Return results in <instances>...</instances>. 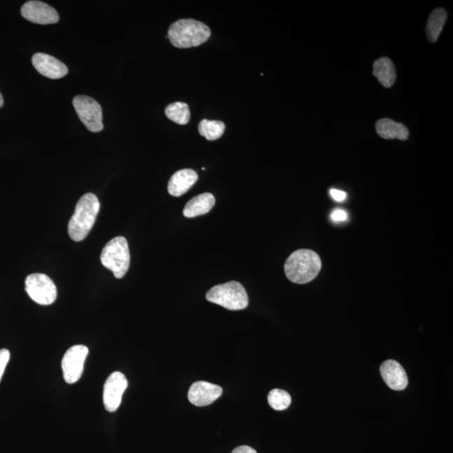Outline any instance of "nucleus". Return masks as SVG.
I'll return each instance as SVG.
<instances>
[{"label": "nucleus", "mask_w": 453, "mask_h": 453, "mask_svg": "<svg viewBox=\"0 0 453 453\" xmlns=\"http://www.w3.org/2000/svg\"><path fill=\"white\" fill-rule=\"evenodd\" d=\"M100 209V203L95 194H87L80 198L68 224V234L72 241H83L88 236L95 224Z\"/></svg>", "instance_id": "f257e3e1"}, {"label": "nucleus", "mask_w": 453, "mask_h": 453, "mask_svg": "<svg viewBox=\"0 0 453 453\" xmlns=\"http://www.w3.org/2000/svg\"><path fill=\"white\" fill-rule=\"evenodd\" d=\"M322 269L320 256L310 250H299L290 255L285 264L288 280L296 284H306L313 280Z\"/></svg>", "instance_id": "f03ea898"}, {"label": "nucleus", "mask_w": 453, "mask_h": 453, "mask_svg": "<svg viewBox=\"0 0 453 453\" xmlns=\"http://www.w3.org/2000/svg\"><path fill=\"white\" fill-rule=\"evenodd\" d=\"M211 36V31L206 25L200 21L180 20L170 25L168 38L174 46L178 48H190L206 42Z\"/></svg>", "instance_id": "7ed1b4c3"}, {"label": "nucleus", "mask_w": 453, "mask_h": 453, "mask_svg": "<svg viewBox=\"0 0 453 453\" xmlns=\"http://www.w3.org/2000/svg\"><path fill=\"white\" fill-rule=\"evenodd\" d=\"M208 302L231 311L245 309L249 305V297L243 286L237 281L213 286L206 295Z\"/></svg>", "instance_id": "20e7f679"}, {"label": "nucleus", "mask_w": 453, "mask_h": 453, "mask_svg": "<svg viewBox=\"0 0 453 453\" xmlns=\"http://www.w3.org/2000/svg\"><path fill=\"white\" fill-rule=\"evenodd\" d=\"M102 266L114 273L117 279H121L129 271L130 254L126 238L119 236L111 239L101 254Z\"/></svg>", "instance_id": "39448f33"}, {"label": "nucleus", "mask_w": 453, "mask_h": 453, "mask_svg": "<svg viewBox=\"0 0 453 453\" xmlns=\"http://www.w3.org/2000/svg\"><path fill=\"white\" fill-rule=\"evenodd\" d=\"M25 290L38 304L48 306L58 298V289L53 280L44 273H35L25 280Z\"/></svg>", "instance_id": "423d86ee"}, {"label": "nucleus", "mask_w": 453, "mask_h": 453, "mask_svg": "<svg viewBox=\"0 0 453 453\" xmlns=\"http://www.w3.org/2000/svg\"><path fill=\"white\" fill-rule=\"evenodd\" d=\"M72 104L81 121L88 130L97 133L104 129L102 107L96 100L88 96H76Z\"/></svg>", "instance_id": "0eeeda50"}, {"label": "nucleus", "mask_w": 453, "mask_h": 453, "mask_svg": "<svg viewBox=\"0 0 453 453\" xmlns=\"http://www.w3.org/2000/svg\"><path fill=\"white\" fill-rule=\"evenodd\" d=\"M88 354V349L84 345H75L64 354L62 369L67 384H75L82 377Z\"/></svg>", "instance_id": "6e6552de"}, {"label": "nucleus", "mask_w": 453, "mask_h": 453, "mask_svg": "<svg viewBox=\"0 0 453 453\" xmlns=\"http://www.w3.org/2000/svg\"><path fill=\"white\" fill-rule=\"evenodd\" d=\"M127 387L128 380L126 375L121 372H114L107 379L102 400H104V407L109 412H116L119 409Z\"/></svg>", "instance_id": "1a4fd4ad"}, {"label": "nucleus", "mask_w": 453, "mask_h": 453, "mask_svg": "<svg viewBox=\"0 0 453 453\" xmlns=\"http://www.w3.org/2000/svg\"><path fill=\"white\" fill-rule=\"evenodd\" d=\"M21 15L25 20L39 25L55 24L59 15L54 8L41 1H28L21 8Z\"/></svg>", "instance_id": "9d476101"}, {"label": "nucleus", "mask_w": 453, "mask_h": 453, "mask_svg": "<svg viewBox=\"0 0 453 453\" xmlns=\"http://www.w3.org/2000/svg\"><path fill=\"white\" fill-rule=\"evenodd\" d=\"M223 394V388L217 384L198 381L191 384L188 391V400L196 407H203L211 405Z\"/></svg>", "instance_id": "9b49d317"}, {"label": "nucleus", "mask_w": 453, "mask_h": 453, "mask_svg": "<svg viewBox=\"0 0 453 453\" xmlns=\"http://www.w3.org/2000/svg\"><path fill=\"white\" fill-rule=\"evenodd\" d=\"M32 64L39 74L50 79H62L68 72L65 64L48 54L36 53L34 55Z\"/></svg>", "instance_id": "f8f14e48"}, {"label": "nucleus", "mask_w": 453, "mask_h": 453, "mask_svg": "<svg viewBox=\"0 0 453 453\" xmlns=\"http://www.w3.org/2000/svg\"><path fill=\"white\" fill-rule=\"evenodd\" d=\"M384 382L393 391H403L408 386V377L403 367L395 360H387L380 367Z\"/></svg>", "instance_id": "ddd939ff"}, {"label": "nucleus", "mask_w": 453, "mask_h": 453, "mask_svg": "<svg viewBox=\"0 0 453 453\" xmlns=\"http://www.w3.org/2000/svg\"><path fill=\"white\" fill-rule=\"evenodd\" d=\"M198 176L194 170H178L170 177L168 183L169 194L173 196H181L189 191L198 182Z\"/></svg>", "instance_id": "4468645a"}, {"label": "nucleus", "mask_w": 453, "mask_h": 453, "mask_svg": "<svg viewBox=\"0 0 453 453\" xmlns=\"http://www.w3.org/2000/svg\"><path fill=\"white\" fill-rule=\"evenodd\" d=\"M215 205V198L211 194H203L195 196L184 208L183 215L187 219H192L201 215H207Z\"/></svg>", "instance_id": "2eb2a0df"}, {"label": "nucleus", "mask_w": 453, "mask_h": 453, "mask_svg": "<svg viewBox=\"0 0 453 453\" xmlns=\"http://www.w3.org/2000/svg\"><path fill=\"white\" fill-rule=\"evenodd\" d=\"M378 135L386 140H407L409 130L403 123H397L390 119H380L375 125Z\"/></svg>", "instance_id": "dca6fc26"}, {"label": "nucleus", "mask_w": 453, "mask_h": 453, "mask_svg": "<svg viewBox=\"0 0 453 453\" xmlns=\"http://www.w3.org/2000/svg\"><path fill=\"white\" fill-rule=\"evenodd\" d=\"M373 74L384 87L391 88L396 80V71L394 63L391 59L381 58L375 61Z\"/></svg>", "instance_id": "f3484780"}, {"label": "nucleus", "mask_w": 453, "mask_h": 453, "mask_svg": "<svg viewBox=\"0 0 453 453\" xmlns=\"http://www.w3.org/2000/svg\"><path fill=\"white\" fill-rule=\"evenodd\" d=\"M447 19V13L442 8H435L429 16L426 24V34L429 41L437 42Z\"/></svg>", "instance_id": "a211bd4d"}, {"label": "nucleus", "mask_w": 453, "mask_h": 453, "mask_svg": "<svg viewBox=\"0 0 453 453\" xmlns=\"http://www.w3.org/2000/svg\"><path fill=\"white\" fill-rule=\"evenodd\" d=\"M166 117L177 125L185 126L190 121L189 107L185 102H177L169 104L165 110Z\"/></svg>", "instance_id": "6ab92c4d"}, {"label": "nucleus", "mask_w": 453, "mask_h": 453, "mask_svg": "<svg viewBox=\"0 0 453 453\" xmlns=\"http://www.w3.org/2000/svg\"><path fill=\"white\" fill-rule=\"evenodd\" d=\"M225 125L224 122L203 119L199 123V134L208 140H216L224 135Z\"/></svg>", "instance_id": "aec40b11"}, {"label": "nucleus", "mask_w": 453, "mask_h": 453, "mask_svg": "<svg viewBox=\"0 0 453 453\" xmlns=\"http://www.w3.org/2000/svg\"><path fill=\"white\" fill-rule=\"evenodd\" d=\"M268 403L273 410H284L292 403V397L285 391L273 388L268 395Z\"/></svg>", "instance_id": "412c9836"}, {"label": "nucleus", "mask_w": 453, "mask_h": 453, "mask_svg": "<svg viewBox=\"0 0 453 453\" xmlns=\"http://www.w3.org/2000/svg\"><path fill=\"white\" fill-rule=\"evenodd\" d=\"M10 358L11 353L8 349H0V380L2 379L4 370H6V367L8 361H10Z\"/></svg>", "instance_id": "4be33fe9"}, {"label": "nucleus", "mask_w": 453, "mask_h": 453, "mask_svg": "<svg viewBox=\"0 0 453 453\" xmlns=\"http://www.w3.org/2000/svg\"><path fill=\"white\" fill-rule=\"evenodd\" d=\"M348 217L347 212L343 210V209H335L331 215V219L334 223H343V222L348 220Z\"/></svg>", "instance_id": "5701e85b"}, {"label": "nucleus", "mask_w": 453, "mask_h": 453, "mask_svg": "<svg viewBox=\"0 0 453 453\" xmlns=\"http://www.w3.org/2000/svg\"><path fill=\"white\" fill-rule=\"evenodd\" d=\"M330 196L333 200L339 203L344 202V201L347 198V194H346L345 191L337 189H331Z\"/></svg>", "instance_id": "b1692460"}, {"label": "nucleus", "mask_w": 453, "mask_h": 453, "mask_svg": "<svg viewBox=\"0 0 453 453\" xmlns=\"http://www.w3.org/2000/svg\"><path fill=\"white\" fill-rule=\"evenodd\" d=\"M232 453H257L254 448L248 446H241L237 448L232 452Z\"/></svg>", "instance_id": "393cba45"}, {"label": "nucleus", "mask_w": 453, "mask_h": 453, "mask_svg": "<svg viewBox=\"0 0 453 453\" xmlns=\"http://www.w3.org/2000/svg\"><path fill=\"white\" fill-rule=\"evenodd\" d=\"M4 105V97L2 96L1 93H0V108H2Z\"/></svg>", "instance_id": "a878e982"}]
</instances>
